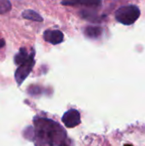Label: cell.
Listing matches in <instances>:
<instances>
[{"label": "cell", "instance_id": "1", "mask_svg": "<svg viewBox=\"0 0 145 146\" xmlns=\"http://www.w3.org/2000/svg\"><path fill=\"white\" fill-rule=\"evenodd\" d=\"M38 146H53L65 139V131L55 121L48 119L34 121Z\"/></svg>", "mask_w": 145, "mask_h": 146}, {"label": "cell", "instance_id": "2", "mask_svg": "<svg viewBox=\"0 0 145 146\" xmlns=\"http://www.w3.org/2000/svg\"><path fill=\"white\" fill-rule=\"evenodd\" d=\"M140 16V9L136 5H126L119 8L115 12V19L124 25L133 24Z\"/></svg>", "mask_w": 145, "mask_h": 146}, {"label": "cell", "instance_id": "3", "mask_svg": "<svg viewBox=\"0 0 145 146\" xmlns=\"http://www.w3.org/2000/svg\"><path fill=\"white\" fill-rule=\"evenodd\" d=\"M34 55H35V52H34V50H32L31 52V56H30L29 59L27 61H26L25 62H23L22 64H21L19 66V68L16 69L15 74V78L16 83L19 86H21L22 84V82L26 80V78L31 73V71L34 66V63H35Z\"/></svg>", "mask_w": 145, "mask_h": 146}, {"label": "cell", "instance_id": "4", "mask_svg": "<svg viewBox=\"0 0 145 146\" xmlns=\"http://www.w3.org/2000/svg\"><path fill=\"white\" fill-rule=\"evenodd\" d=\"M62 121L67 127L73 128L80 124V114L78 110L71 109L65 112V114L62 115Z\"/></svg>", "mask_w": 145, "mask_h": 146}, {"label": "cell", "instance_id": "5", "mask_svg": "<svg viewBox=\"0 0 145 146\" xmlns=\"http://www.w3.org/2000/svg\"><path fill=\"white\" fill-rule=\"evenodd\" d=\"M64 34L59 30H46L44 33V39L52 44H58L63 41Z\"/></svg>", "mask_w": 145, "mask_h": 146}, {"label": "cell", "instance_id": "6", "mask_svg": "<svg viewBox=\"0 0 145 146\" xmlns=\"http://www.w3.org/2000/svg\"><path fill=\"white\" fill-rule=\"evenodd\" d=\"M63 5H85V6H98L101 3V0H62Z\"/></svg>", "mask_w": 145, "mask_h": 146}, {"label": "cell", "instance_id": "7", "mask_svg": "<svg viewBox=\"0 0 145 146\" xmlns=\"http://www.w3.org/2000/svg\"><path fill=\"white\" fill-rule=\"evenodd\" d=\"M85 35L90 38H97L103 33V29L100 27L88 26L85 28Z\"/></svg>", "mask_w": 145, "mask_h": 146}, {"label": "cell", "instance_id": "8", "mask_svg": "<svg viewBox=\"0 0 145 146\" xmlns=\"http://www.w3.org/2000/svg\"><path fill=\"white\" fill-rule=\"evenodd\" d=\"M30 56H31V53H28L26 48H21L19 52L15 56V58H14L15 63L20 66L21 64L27 61Z\"/></svg>", "mask_w": 145, "mask_h": 146}, {"label": "cell", "instance_id": "9", "mask_svg": "<svg viewBox=\"0 0 145 146\" xmlns=\"http://www.w3.org/2000/svg\"><path fill=\"white\" fill-rule=\"evenodd\" d=\"M22 17L27 20H31V21H38V22H42L44 21L43 17L36 11L32 10V9H26L24 10L21 14Z\"/></svg>", "mask_w": 145, "mask_h": 146}, {"label": "cell", "instance_id": "10", "mask_svg": "<svg viewBox=\"0 0 145 146\" xmlns=\"http://www.w3.org/2000/svg\"><path fill=\"white\" fill-rule=\"evenodd\" d=\"M80 15L82 18L86 19L87 21H95V22H99L101 21L100 18L97 16V15H96L94 12L92 11H88V10H83L80 12Z\"/></svg>", "mask_w": 145, "mask_h": 146}, {"label": "cell", "instance_id": "11", "mask_svg": "<svg viewBox=\"0 0 145 146\" xmlns=\"http://www.w3.org/2000/svg\"><path fill=\"white\" fill-rule=\"evenodd\" d=\"M11 9L12 5L9 0H0V15L8 13Z\"/></svg>", "mask_w": 145, "mask_h": 146}, {"label": "cell", "instance_id": "12", "mask_svg": "<svg viewBox=\"0 0 145 146\" xmlns=\"http://www.w3.org/2000/svg\"><path fill=\"white\" fill-rule=\"evenodd\" d=\"M4 45H5V41H4V39H3V38H0V49H2Z\"/></svg>", "mask_w": 145, "mask_h": 146}, {"label": "cell", "instance_id": "13", "mask_svg": "<svg viewBox=\"0 0 145 146\" xmlns=\"http://www.w3.org/2000/svg\"><path fill=\"white\" fill-rule=\"evenodd\" d=\"M126 146H132V145H126Z\"/></svg>", "mask_w": 145, "mask_h": 146}]
</instances>
